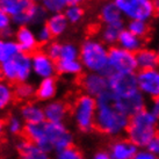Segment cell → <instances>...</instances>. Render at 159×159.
<instances>
[{
    "label": "cell",
    "mask_w": 159,
    "mask_h": 159,
    "mask_svg": "<svg viewBox=\"0 0 159 159\" xmlns=\"http://www.w3.org/2000/svg\"><path fill=\"white\" fill-rule=\"evenodd\" d=\"M31 71L39 79L53 78L56 75V62L52 61L43 50H36L30 55Z\"/></svg>",
    "instance_id": "11"
},
{
    "label": "cell",
    "mask_w": 159,
    "mask_h": 159,
    "mask_svg": "<svg viewBox=\"0 0 159 159\" xmlns=\"http://www.w3.org/2000/svg\"><path fill=\"white\" fill-rule=\"evenodd\" d=\"M91 159H111V156L107 150H98L93 153Z\"/></svg>",
    "instance_id": "43"
},
{
    "label": "cell",
    "mask_w": 159,
    "mask_h": 159,
    "mask_svg": "<svg viewBox=\"0 0 159 159\" xmlns=\"http://www.w3.org/2000/svg\"><path fill=\"white\" fill-rule=\"evenodd\" d=\"M99 18L103 26H124V19L113 0L106 1L99 9Z\"/></svg>",
    "instance_id": "18"
},
{
    "label": "cell",
    "mask_w": 159,
    "mask_h": 159,
    "mask_svg": "<svg viewBox=\"0 0 159 159\" xmlns=\"http://www.w3.org/2000/svg\"><path fill=\"white\" fill-rule=\"evenodd\" d=\"M21 120L25 124H39L44 122V113L43 107L40 103L33 101H28L20 108Z\"/></svg>",
    "instance_id": "19"
},
{
    "label": "cell",
    "mask_w": 159,
    "mask_h": 159,
    "mask_svg": "<svg viewBox=\"0 0 159 159\" xmlns=\"http://www.w3.org/2000/svg\"><path fill=\"white\" fill-rule=\"evenodd\" d=\"M79 62L87 72L100 73L108 77V47L99 39L89 37L79 47Z\"/></svg>",
    "instance_id": "4"
},
{
    "label": "cell",
    "mask_w": 159,
    "mask_h": 159,
    "mask_svg": "<svg viewBox=\"0 0 159 159\" xmlns=\"http://www.w3.org/2000/svg\"><path fill=\"white\" fill-rule=\"evenodd\" d=\"M5 131V122L2 121V119L0 117V136L4 134Z\"/></svg>",
    "instance_id": "46"
},
{
    "label": "cell",
    "mask_w": 159,
    "mask_h": 159,
    "mask_svg": "<svg viewBox=\"0 0 159 159\" xmlns=\"http://www.w3.org/2000/svg\"><path fill=\"white\" fill-rule=\"evenodd\" d=\"M108 70L109 75H135L138 71L135 53L129 52L117 45L108 48Z\"/></svg>",
    "instance_id": "7"
},
{
    "label": "cell",
    "mask_w": 159,
    "mask_h": 159,
    "mask_svg": "<svg viewBox=\"0 0 159 159\" xmlns=\"http://www.w3.org/2000/svg\"><path fill=\"white\" fill-rule=\"evenodd\" d=\"M133 159H158V156L149 152L146 149H138Z\"/></svg>",
    "instance_id": "40"
},
{
    "label": "cell",
    "mask_w": 159,
    "mask_h": 159,
    "mask_svg": "<svg viewBox=\"0 0 159 159\" xmlns=\"http://www.w3.org/2000/svg\"><path fill=\"white\" fill-rule=\"evenodd\" d=\"M61 48H62V43L58 41H50L48 44H45L44 51L49 57L51 58L52 61L57 62L59 55H61Z\"/></svg>",
    "instance_id": "37"
},
{
    "label": "cell",
    "mask_w": 159,
    "mask_h": 159,
    "mask_svg": "<svg viewBox=\"0 0 159 159\" xmlns=\"http://www.w3.org/2000/svg\"><path fill=\"white\" fill-rule=\"evenodd\" d=\"M49 14L44 11L41 4H30L29 7L21 13L12 18V25L16 27H40L45 23Z\"/></svg>",
    "instance_id": "10"
},
{
    "label": "cell",
    "mask_w": 159,
    "mask_h": 159,
    "mask_svg": "<svg viewBox=\"0 0 159 159\" xmlns=\"http://www.w3.org/2000/svg\"><path fill=\"white\" fill-rule=\"evenodd\" d=\"M55 159H84V156L80 152L79 149L75 146H70L64 150H61L56 152V158Z\"/></svg>",
    "instance_id": "36"
},
{
    "label": "cell",
    "mask_w": 159,
    "mask_h": 159,
    "mask_svg": "<svg viewBox=\"0 0 159 159\" xmlns=\"http://www.w3.org/2000/svg\"><path fill=\"white\" fill-rule=\"evenodd\" d=\"M36 87L34 84H31L29 81L27 83H20L15 84L14 87V95L20 101H29L35 97Z\"/></svg>",
    "instance_id": "31"
},
{
    "label": "cell",
    "mask_w": 159,
    "mask_h": 159,
    "mask_svg": "<svg viewBox=\"0 0 159 159\" xmlns=\"http://www.w3.org/2000/svg\"><path fill=\"white\" fill-rule=\"evenodd\" d=\"M124 26H102L100 29V41L108 48L114 47L117 43L121 30Z\"/></svg>",
    "instance_id": "27"
},
{
    "label": "cell",
    "mask_w": 159,
    "mask_h": 159,
    "mask_svg": "<svg viewBox=\"0 0 159 159\" xmlns=\"http://www.w3.org/2000/svg\"><path fill=\"white\" fill-rule=\"evenodd\" d=\"M85 1H87V0H62V2L65 6H67V5H81Z\"/></svg>",
    "instance_id": "45"
},
{
    "label": "cell",
    "mask_w": 159,
    "mask_h": 159,
    "mask_svg": "<svg viewBox=\"0 0 159 159\" xmlns=\"http://www.w3.org/2000/svg\"><path fill=\"white\" fill-rule=\"evenodd\" d=\"M80 84H81L84 94H87L94 99L108 91L107 77L100 73L87 72L85 75H83Z\"/></svg>",
    "instance_id": "13"
},
{
    "label": "cell",
    "mask_w": 159,
    "mask_h": 159,
    "mask_svg": "<svg viewBox=\"0 0 159 159\" xmlns=\"http://www.w3.org/2000/svg\"><path fill=\"white\" fill-rule=\"evenodd\" d=\"M138 91L145 98L152 100L159 97V71L158 69L138 70L135 73Z\"/></svg>",
    "instance_id": "8"
},
{
    "label": "cell",
    "mask_w": 159,
    "mask_h": 159,
    "mask_svg": "<svg viewBox=\"0 0 159 159\" xmlns=\"http://www.w3.org/2000/svg\"><path fill=\"white\" fill-rule=\"evenodd\" d=\"M14 33H15V30H14L13 26H11L0 33V37L6 39V40H12V39H14Z\"/></svg>",
    "instance_id": "42"
},
{
    "label": "cell",
    "mask_w": 159,
    "mask_h": 159,
    "mask_svg": "<svg viewBox=\"0 0 159 159\" xmlns=\"http://www.w3.org/2000/svg\"><path fill=\"white\" fill-rule=\"evenodd\" d=\"M42 7L44 8V11L50 15V14H57V13H63L65 9V5L62 2V0H43L42 2Z\"/></svg>",
    "instance_id": "35"
},
{
    "label": "cell",
    "mask_w": 159,
    "mask_h": 159,
    "mask_svg": "<svg viewBox=\"0 0 159 159\" xmlns=\"http://www.w3.org/2000/svg\"><path fill=\"white\" fill-rule=\"evenodd\" d=\"M125 135L134 145L144 149L152 138L158 136V117L151 114L148 108L142 109L129 117Z\"/></svg>",
    "instance_id": "3"
},
{
    "label": "cell",
    "mask_w": 159,
    "mask_h": 159,
    "mask_svg": "<svg viewBox=\"0 0 159 159\" xmlns=\"http://www.w3.org/2000/svg\"><path fill=\"white\" fill-rule=\"evenodd\" d=\"M63 14L69 25H78L85 16V8L83 5H67Z\"/></svg>",
    "instance_id": "30"
},
{
    "label": "cell",
    "mask_w": 159,
    "mask_h": 159,
    "mask_svg": "<svg viewBox=\"0 0 159 159\" xmlns=\"http://www.w3.org/2000/svg\"><path fill=\"white\" fill-rule=\"evenodd\" d=\"M116 45L120 47V48L124 49V50H127L129 52L136 53L142 48H144V40L133 35L125 28H123L121 30V33H120L119 40H117Z\"/></svg>",
    "instance_id": "23"
},
{
    "label": "cell",
    "mask_w": 159,
    "mask_h": 159,
    "mask_svg": "<svg viewBox=\"0 0 159 159\" xmlns=\"http://www.w3.org/2000/svg\"><path fill=\"white\" fill-rule=\"evenodd\" d=\"M44 25L47 26L49 31L51 33L52 37H61V36H63L67 31L69 26H70L63 13L48 15Z\"/></svg>",
    "instance_id": "24"
},
{
    "label": "cell",
    "mask_w": 159,
    "mask_h": 159,
    "mask_svg": "<svg viewBox=\"0 0 159 159\" xmlns=\"http://www.w3.org/2000/svg\"><path fill=\"white\" fill-rule=\"evenodd\" d=\"M18 44L20 52L31 55L39 50V43L36 40L35 31L31 27H18L13 39Z\"/></svg>",
    "instance_id": "14"
},
{
    "label": "cell",
    "mask_w": 159,
    "mask_h": 159,
    "mask_svg": "<svg viewBox=\"0 0 159 159\" xmlns=\"http://www.w3.org/2000/svg\"><path fill=\"white\" fill-rule=\"evenodd\" d=\"M13 61L16 72V84L29 81L33 75L30 55L19 52L15 57H13Z\"/></svg>",
    "instance_id": "20"
},
{
    "label": "cell",
    "mask_w": 159,
    "mask_h": 159,
    "mask_svg": "<svg viewBox=\"0 0 159 159\" xmlns=\"http://www.w3.org/2000/svg\"><path fill=\"white\" fill-rule=\"evenodd\" d=\"M97 113L95 99L87 94H80L72 106V120L80 133L89 134L94 129Z\"/></svg>",
    "instance_id": "5"
},
{
    "label": "cell",
    "mask_w": 159,
    "mask_h": 159,
    "mask_svg": "<svg viewBox=\"0 0 159 159\" xmlns=\"http://www.w3.org/2000/svg\"><path fill=\"white\" fill-rule=\"evenodd\" d=\"M19 52H20V49L13 39L6 40L0 37V64L12 59Z\"/></svg>",
    "instance_id": "28"
},
{
    "label": "cell",
    "mask_w": 159,
    "mask_h": 159,
    "mask_svg": "<svg viewBox=\"0 0 159 159\" xmlns=\"http://www.w3.org/2000/svg\"><path fill=\"white\" fill-rule=\"evenodd\" d=\"M97 113L94 128L108 137L119 138L125 134L129 124V116L121 111L113 102V95L109 91L95 98Z\"/></svg>",
    "instance_id": "2"
},
{
    "label": "cell",
    "mask_w": 159,
    "mask_h": 159,
    "mask_svg": "<svg viewBox=\"0 0 159 159\" xmlns=\"http://www.w3.org/2000/svg\"><path fill=\"white\" fill-rule=\"evenodd\" d=\"M148 111H150L151 114H153L155 116H157V117H158V116H159V101H158V99L152 100L151 105L149 106V108H148Z\"/></svg>",
    "instance_id": "44"
},
{
    "label": "cell",
    "mask_w": 159,
    "mask_h": 159,
    "mask_svg": "<svg viewBox=\"0 0 159 159\" xmlns=\"http://www.w3.org/2000/svg\"><path fill=\"white\" fill-rule=\"evenodd\" d=\"M124 28L131 33L133 35L139 37V39H144L148 34H149V23L144 22V21H138V20H133V21H128L127 25H124Z\"/></svg>",
    "instance_id": "33"
},
{
    "label": "cell",
    "mask_w": 159,
    "mask_h": 159,
    "mask_svg": "<svg viewBox=\"0 0 159 159\" xmlns=\"http://www.w3.org/2000/svg\"><path fill=\"white\" fill-rule=\"evenodd\" d=\"M84 159H85V158H84Z\"/></svg>",
    "instance_id": "48"
},
{
    "label": "cell",
    "mask_w": 159,
    "mask_h": 159,
    "mask_svg": "<svg viewBox=\"0 0 159 159\" xmlns=\"http://www.w3.org/2000/svg\"><path fill=\"white\" fill-rule=\"evenodd\" d=\"M108 91L115 98H123L137 92V84L135 75H122V73H111L107 77Z\"/></svg>",
    "instance_id": "9"
},
{
    "label": "cell",
    "mask_w": 159,
    "mask_h": 159,
    "mask_svg": "<svg viewBox=\"0 0 159 159\" xmlns=\"http://www.w3.org/2000/svg\"><path fill=\"white\" fill-rule=\"evenodd\" d=\"M15 100L14 87L12 85L0 79V113L6 111Z\"/></svg>",
    "instance_id": "29"
},
{
    "label": "cell",
    "mask_w": 159,
    "mask_h": 159,
    "mask_svg": "<svg viewBox=\"0 0 159 159\" xmlns=\"http://www.w3.org/2000/svg\"><path fill=\"white\" fill-rule=\"evenodd\" d=\"M144 149H146L149 152L153 153V155L158 156V153H159V137L157 136V137H155V138H152V139L146 144V146L144 148Z\"/></svg>",
    "instance_id": "39"
},
{
    "label": "cell",
    "mask_w": 159,
    "mask_h": 159,
    "mask_svg": "<svg viewBox=\"0 0 159 159\" xmlns=\"http://www.w3.org/2000/svg\"><path fill=\"white\" fill-rule=\"evenodd\" d=\"M113 102L120 111H123L129 117L146 108V98L139 91L123 98H115L113 95Z\"/></svg>",
    "instance_id": "12"
},
{
    "label": "cell",
    "mask_w": 159,
    "mask_h": 159,
    "mask_svg": "<svg viewBox=\"0 0 159 159\" xmlns=\"http://www.w3.org/2000/svg\"><path fill=\"white\" fill-rule=\"evenodd\" d=\"M23 136L28 141L52 153L73 145L75 135L65 123L44 121L39 124H25Z\"/></svg>",
    "instance_id": "1"
},
{
    "label": "cell",
    "mask_w": 159,
    "mask_h": 159,
    "mask_svg": "<svg viewBox=\"0 0 159 159\" xmlns=\"http://www.w3.org/2000/svg\"><path fill=\"white\" fill-rule=\"evenodd\" d=\"M25 123L19 115H11L5 122V130L12 135V136H19L23 133Z\"/></svg>",
    "instance_id": "32"
},
{
    "label": "cell",
    "mask_w": 159,
    "mask_h": 159,
    "mask_svg": "<svg viewBox=\"0 0 159 159\" xmlns=\"http://www.w3.org/2000/svg\"><path fill=\"white\" fill-rule=\"evenodd\" d=\"M30 2L28 0H0V9L12 19L23 13Z\"/></svg>",
    "instance_id": "25"
},
{
    "label": "cell",
    "mask_w": 159,
    "mask_h": 159,
    "mask_svg": "<svg viewBox=\"0 0 159 159\" xmlns=\"http://www.w3.org/2000/svg\"><path fill=\"white\" fill-rule=\"evenodd\" d=\"M58 85L57 81L53 78L41 79L39 85L36 86L35 97L42 102H49L53 100L57 95Z\"/></svg>",
    "instance_id": "21"
},
{
    "label": "cell",
    "mask_w": 159,
    "mask_h": 159,
    "mask_svg": "<svg viewBox=\"0 0 159 159\" xmlns=\"http://www.w3.org/2000/svg\"><path fill=\"white\" fill-rule=\"evenodd\" d=\"M138 70H149L157 69L159 64L158 52L151 48H142L135 53Z\"/></svg>",
    "instance_id": "22"
},
{
    "label": "cell",
    "mask_w": 159,
    "mask_h": 159,
    "mask_svg": "<svg viewBox=\"0 0 159 159\" xmlns=\"http://www.w3.org/2000/svg\"><path fill=\"white\" fill-rule=\"evenodd\" d=\"M30 4H41L43 0H28Z\"/></svg>",
    "instance_id": "47"
},
{
    "label": "cell",
    "mask_w": 159,
    "mask_h": 159,
    "mask_svg": "<svg viewBox=\"0 0 159 159\" xmlns=\"http://www.w3.org/2000/svg\"><path fill=\"white\" fill-rule=\"evenodd\" d=\"M35 35L39 45H45L48 44L50 41H52V35H51V33L49 31L45 25H42L37 28V30L35 31Z\"/></svg>",
    "instance_id": "38"
},
{
    "label": "cell",
    "mask_w": 159,
    "mask_h": 159,
    "mask_svg": "<svg viewBox=\"0 0 159 159\" xmlns=\"http://www.w3.org/2000/svg\"><path fill=\"white\" fill-rule=\"evenodd\" d=\"M44 120L53 123H65V120L69 115V107L62 100H51L45 102L43 106Z\"/></svg>",
    "instance_id": "15"
},
{
    "label": "cell",
    "mask_w": 159,
    "mask_h": 159,
    "mask_svg": "<svg viewBox=\"0 0 159 159\" xmlns=\"http://www.w3.org/2000/svg\"><path fill=\"white\" fill-rule=\"evenodd\" d=\"M20 159H52L51 153H49L40 146L28 141L27 138H20L15 144Z\"/></svg>",
    "instance_id": "17"
},
{
    "label": "cell",
    "mask_w": 159,
    "mask_h": 159,
    "mask_svg": "<svg viewBox=\"0 0 159 159\" xmlns=\"http://www.w3.org/2000/svg\"><path fill=\"white\" fill-rule=\"evenodd\" d=\"M61 61H75L79 59V47L72 42H65L62 43L61 48V55L59 58Z\"/></svg>",
    "instance_id": "34"
},
{
    "label": "cell",
    "mask_w": 159,
    "mask_h": 159,
    "mask_svg": "<svg viewBox=\"0 0 159 159\" xmlns=\"http://www.w3.org/2000/svg\"><path fill=\"white\" fill-rule=\"evenodd\" d=\"M124 20L150 22L157 14L155 0H113Z\"/></svg>",
    "instance_id": "6"
},
{
    "label": "cell",
    "mask_w": 159,
    "mask_h": 159,
    "mask_svg": "<svg viewBox=\"0 0 159 159\" xmlns=\"http://www.w3.org/2000/svg\"><path fill=\"white\" fill-rule=\"evenodd\" d=\"M137 150L138 148L127 138H115L107 151L111 159H133Z\"/></svg>",
    "instance_id": "16"
},
{
    "label": "cell",
    "mask_w": 159,
    "mask_h": 159,
    "mask_svg": "<svg viewBox=\"0 0 159 159\" xmlns=\"http://www.w3.org/2000/svg\"><path fill=\"white\" fill-rule=\"evenodd\" d=\"M11 26H13V25H12V20H11V18L0 9V33L4 30V29H6V28H8V27H11Z\"/></svg>",
    "instance_id": "41"
},
{
    "label": "cell",
    "mask_w": 159,
    "mask_h": 159,
    "mask_svg": "<svg viewBox=\"0 0 159 159\" xmlns=\"http://www.w3.org/2000/svg\"><path fill=\"white\" fill-rule=\"evenodd\" d=\"M83 65L79 59L75 61H61L56 62V73L62 75H70V77H78L83 73Z\"/></svg>",
    "instance_id": "26"
}]
</instances>
